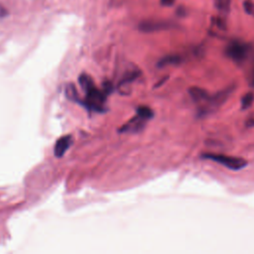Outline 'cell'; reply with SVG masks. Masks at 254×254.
Returning <instances> with one entry per match:
<instances>
[{
    "instance_id": "1",
    "label": "cell",
    "mask_w": 254,
    "mask_h": 254,
    "mask_svg": "<svg viewBox=\"0 0 254 254\" xmlns=\"http://www.w3.org/2000/svg\"><path fill=\"white\" fill-rule=\"evenodd\" d=\"M79 84L85 92V98L83 100V105L89 110L95 112H102L104 108V102L106 99V92L98 89L94 84L92 78L82 73L78 78Z\"/></svg>"
},
{
    "instance_id": "2",
    "label": "cell",
    "mask_w": 254,
    "mask_h": 254,
    "mask_svg": "<svg viewBox=\"0 0 254 254\" xmlns=\"http://www.w3.org/2000/svg\"><path fill=\"white\" fill-rule=\"evenodd\" d=\"M234 87L228 86L223 90L216 92L213 95H210L209 98L197 108V116L198 117H205L213 112H215L230 96Z\"/></svg>"
},
{
    "instance_id": "3",
    "label": "cell",
    "mask_w": 254,
    "mask_h": 254,
    "mask_svg": "<svg viewBox=\"0 0 254 254\" xmlns=\"http://www.w3.org/2000/svg\"><path fill=\"white\" fill-rule=\"evenodd\" d=\"M202 159L209 160L212 162H215L219 165L224 166L225 168L232 170V171H238L247 166V161L240 157H234L224 154H215V153H205L201 155Z\"/></svg>"
},
{
    "instance_id": "4",
    "label": "cell",
    "mask_w": 254,
    "mask_h": 254,
    "mask_svg": "<svg viewBox=\"0 0 254 254\" xmlns=\"http://www.w3.org/2000/svg\"><path fill=\"white\" fill-rule=\"evenodd\" d=\"M225 55L234 63L241 64L247 58L248 47L240 42H232L226 47Z\"/></svg>"
},
{
    "instance_id": "5",
    "label": "cell",
    "mask_w": 254,
    "mask_h": 254,
    "mask_svg": "<svg viewBox=\"0 0 254 254\" xmlns=\"http://www.w3.org/2000/svg\"><path fill=\"white\" fill-rule=\"evenodd\" d=\"M72 142H73V139L70 135H64L59 138L54 148L55 156L58 158L63 157L65 154V152L70 148V146L72 145Z\"/></svg>"
},
{
    "instance_id": "6",
    "label": "cell",
    "mask_w": 254,
    "mask_h": 254,
    "mask_svg": "<svg viewBox=\"0 0 254 254\" xmlns=\"http://www.w3.org/2000/svg\"><path fill=\"white\" fill-rule=\"evenodd\" d=\"M148 119L143 117L140 114H136L135 117L130 119L124 126H122L121 131L123 132H138L142 130L145 126V123Z\"/></svg>"
},
{
    "instance_id": "7",
    "label": "cell",
    "mask_w": 254,
    "mask_h": 254,
    "mask_svg": "<svg viewBox=\"0 0 254 254\" xmlns=\"http://www.w3.org/2000/svg\"><path fill=\"white\" fill-rule=\"evenodd\" d=\"M189 94L191 97V99L199 106L203 104L211 94L209 92L201 87L198 86H191L189 88Z\"/></svg>"
},
{
    "instance_id": "8",
    "label": "cell",
    "mask_w": 254,
    "mask_h": 254,
    "mask_svg": "<svg viewBox=\"0 0 254 254\" xmlns=\"http://www.w3.org/2000/svg\"><path fill=\"white\" fill-rule=\"evenodd\" d=\"M171 25L165 22H144L140 25V29L144 32H153L158 30L169 29Z\"/></svg>"
},
{
    "instance_id": "9",
    "label": "cell",
    "mask_w": 254,
    "mask_h": 254,
    "mask_svg": "<svg viewBox=\"0 0 254 254\" xmlns=\"http://www.w3.org/2000/svg\"><path fill=\"white\" fill-rule=\"evenodd\" d=\"M180 62H181V58L179 56H167L160 60V62L158 63V65L166 66V65H171V64H177Z\"/></svg>"
},
{
    "instance_id": "10",
    "label": "cell",
    "mask_w": 254,
    "mask_h": 254,
    "mask_svg": "<svg viewBox=\"0 0 254 254\" xmlns=\"http://www.w3.org/2000/svg\"><path fill=\"white\" fill-rule=\"evenodd\" d=\"M254 101V93L253 92H247L245 93L241 98V109H247L249 108Z\"/></svg>"
},
{
    "instance_id": "11",
    "label": "cell",
    "mask_w": 254,
    "mask_h": 254,
    "mask_svg": "<svg viewBox=\"0 0 254 254\" xmlns=\"http://www.w3.org/2000/svg\"><path fill=\"white\" fill-rule=\"evenodd\" d=\"M137 113L142 115L143 117H145L146 119H151L154 115L153 113V110L151 108H149L148 106H140L137 108Z\"/></svg>"
},
{
    "instance_id": "12",
    "label": "cell",
    "mask_w": 254,
    "mask_h": 254,
    "mask_svg": "<svg viewBox=\"0 0 254 254\" xmlns=\"http://www.w3.org/2000/svg\"><path fill=\"white\" fill-rule=\"evenodd\" d=\"M228 3H229V1H226V2H225L224 0H219V1H218V6H219L220 8H222V9H224L225 7L228 8V7H229V4H228Z\"/></svg>"
},
{
    "instance_id": "13",
    "label": "cell",
    "mask_w": 254,
    "mask_h": 254,
    "mask_svg": "<svg viewBox=\"0 0 254 254\" xmlns=\"http://www.w3.org/2000/svg\"><path fill=\"white\" fill-rule=\"evenodd\" d=\"M161 2L164 5H171L174 2V0H161Z\"/></svg>"
},
{
    "instance_id": "14",
    "label": "cell",
    "mask_w": 254,
    "mask_h": 254,
    "mask_svg": "<svg viewBox=\"0 0 254 254\" xmlns=\"http://www.w3.org/2000/svg\"><path fill=\"white\" fill-rule=\"evenodd\" d=\"M247 126H254V119H250L247 123H246Z\"/></svg>"
},
{
    "instance_id": "15",
    "label": "cell",
    "mask_w": 254,
    "mask_h": 254,
    "mask_svg": "<svg viewBox=\"0 0 254 254\" xmlns=\"http://www.w3.org/2000/svg\"><path fill=\"white\" fill-rule=\"evenodd\" d=\"M253 83H254V75H253Z\"/></svg>"
}]
</instances>
